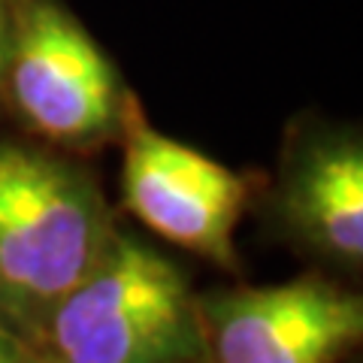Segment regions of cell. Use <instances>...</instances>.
<instances>
[{"label":"cell","mask_w":363,"mask_h":363,"mask_svg":"<svg viewBox=\"0 0 363 363\" xmlns=\"http://www.w3.org/2000/svg\"><path fill=\"white\" fill-rule=\"evenodd\" d=\"M118 224L100 161L52 149L0 118V324L33 342Z\"/></svg>","instance_id":"cell-1"},{"label":"cell","mask_w":363,"mask_h":363,"mask_svg":"<svg viewBox=\"0 0 363 363\" xmlns=\"http://www.w3.org/2000/svg\"><path fill=\"white\" fill-rule=\"evenodd\" d=\"M30 345L43 363H179L206 354L188 269L124 218Z\"/></svg>","instance_id":"cell-2"},{"label":"cell","mask_w":363,"mask_h":363,"mask_svg":"<svg viewBox=\"0 0 363 363\" xmlns=\"http://www.w3.org/2000/svg\"><path fill=\"white\" fill-rule=\"evenodd\" d=\"M136 88L67 0H9L0 118L52 149L116 152Z\"/></svg>","instance_id":"cell-3"},{"label":"cell","mask_w":363,"mask_h":363,"mask_svg":"<svg viewBox=\"0 0 363 363\" xmlns=\"http://www.w3.org/2000/svg\"><path fill=\"white\" fill-rule=\"evenodd\" d=\"M116 203L128 224L152 240L179 248L227 276L242 272L236 245L240 224L252 212L264 167H233L152 121L140 91L133 94L118 136Z\"/></svg>","instance_id":"cell-4"},{"label":"cell","mask_w":363,"mask_h":363,"mask_svg":"<svg viewBox=\"0 0 363 363\" xmlns=\"http://www.w3.org/2000/svg\"><path fill=\"white\" fill-rule=\"evenodd\" d=\"M252 218L269 242L339 281L363 272V124L300 106L281 124Z\"/></svg>","instance_id":"cell-5"},{"label":"cell","mask_w":363,"mask_h":363,"mask_svg":"<svg viewBox=\"0 0 363 363\" xmlns=\"http://www.w3.org/2000/svg\"><path fill=\"white\" fill-rule=\"evenodd\" d=\"M209 363H345L363 342V297L306 269L272 285L197 291Z\"/></svg>","instance_id":"cell-6"},{"label":"cell","mask_w":363,"mask_h":363,"mask_svg":"<svg viewBox=\"0 0 363 363\" xmlns=\"http://www.w3.org/2000/svg\"><path fill=\"white\" fill-rule=\"evenodd\" d=\"M0 363H43V357L28 339H21L6 324H0Z\"/></svg>","instance_id":"cell-7"},{"label":"cell","mask_w":363,"mask_h":363,"mask_svg":"<svg viewBox=\"0 0 363 363\" xmlns=\"http://www.w3.org/2000/svg\"><path fill=\"white\" fill-rule=\"evenodd\" d=\"M6 21H9V0H0V70H4V45H6Z\"/></svg>","instance_id":"cell-8"},{"label":"cell","mask_w":363,"mask_h":363,"mask_svg":"<svg viewBox=\"0 0 363 363\" xmlns=\"http://www.w3.org/2000/svg\"><path fill=\"white\" fill-rule=\"evenodd\" d=\"M179 363H209V357L203 354V357H191V360H179Z\"/></svg>","instance_id":"cell-9"},{"label":"cell","mask_w":363,"mask_h":363,"mask_svg":"<svg viewBox=\"0 0 363 363\" xmlns=\"http://www.w3.org/2000/svg\"><path fill=\"white\" fill-rule=\"evenodd\" d=\"M345 363H357V360H345Z\"/></svg>","instance_id":"cell-10"}]
</instances>
